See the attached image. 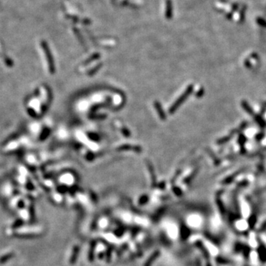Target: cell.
Returning a JSON list of instances; mask_svg holds the SVG:
<instances>
[{"label": "cell", "instance_id": "cell-1", "mask_svg": "<svg viewBox=\"0 0 266 266\" xmlns=\"http://www.w3.org/2000/svg\"><path fill=\"white\" fill-rule=\"evenodd\" d=\"M155 107H156L157 111H158V113L159 115V116H160V118L162 120H165V114L164 113V111H163L162 108H161L160 104H159L158 102H155Z\"/></svg>", "mask_w": 266, "mask_h": 266}, {"label": "cell", "instance_id": "cell-2", "mask_svg": "<svg viewBox=\"0 0 266 266\" xmlns=\"http://www.w3.org/2000/svg\"><path fill=\"white\" fill-rule=\"evenodd\" d=\"M11 257H12V255H11V254H10V255H8V256H5V257H2L1 259H0V263H4V262L7 261V259H9V258Z\"/></svg>", "mask_w": 266, "mask_h": 266}]
</instances>
